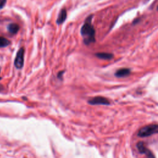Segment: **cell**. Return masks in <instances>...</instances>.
Segmentation results:
<instances>
[{"label":"cell","mask_w":158,"mask_h":158,"mask_svg":"<svg viewBox=\"0 0 158 158\" xmlns=\"http://www.w3.org/2000/svg\"><path fill=\"white\" fill-rule=\"evenodd\" d=\"M2 89V86L1 85H0V91H1Z\"/></svg>","instance_id":"cell-12"},{"label":"cell","mask_w":158,"mask_h":158,"mask_svg":"<svg viewBox=\"0 0 158 158\" xmlns=\"http://www.w3.org/2000/svg\"><path fill=\"white\" fill-rule=\"evenodd\" d=\"M24 48H21L19 49L18 52H17L15 60H14V65L15 67L18 69H20L23 66L24 62Z\"/></svg>","instance_id":"cell-3"},{"label":"cell","mask_w":158,"mask_h":158,"mask_svg":"<svg viewBox=\"0 0 158 158\" xmlns=\"http://www.w3.org/2000/svg\"><path fill=\"white\" fill-rule=\"evenodd\" d=\"M66 18H67V11L65 9H62L60 11V12L58 15V17H57V20H56V23L58 25H60L65 20Z\"/></svg>","instance_id":"cell-6"},{"label":"cell","mask_w":158,"mask_h":158,"mask_svg":"<svg viewBox=\"0 0 158 158\" xmlns=\"http://www.w3.org/2000/svg\"><path fill=\"white\" fill-rule=\"evenodd\" d=\"M158 131V125L157 124H151L142 127L138 132V136L139 137L149 136L157 133Z\"/></svg>","instance_id":"cell-2"},{"label":"cell","mask_w":158,"mask_h":158,"mask_svg":"<svg viewBox=\"0 0 158 158\" xmlns=\"http://www.w3.org/2000/svg\"><path fill=\"white\" fill-rule=\"evenodd\" d=\"M93 17V15H90L86 19L80 30L81 35L85 37L83 42L86 45L95 42V30L94 27L91 24V19Z\"/></svg>","instance_id":"cell-1"},{"label":"cell","mask_w":158,"mask_h":158,"mask_svg":"<svg viewBox=\"0 0 158 158\" xmlns=\"http://www.w3.org/2000/svg\"><path fill=\"white\" fill-rule=\"evenodd\" d=\"M7 0H0V9H2L6 5Z\"/></svg>","instance_id":"cell-11"},{"label":"cell","mask_w":158,"mask_h":158,"mask_svg":"<svg viewBox=\"0 0 158 158\" xmlns=\"http://www.w3.org/2000/svg\"><path fill=\"white\" fill-rule=\"evenodd\" d=\"M130 73V70L127 68H123L119 70H117L115 73V75L117 77H125L129 75Z\"/></svg>","instance_id":"cell-7"},{"label":"cell","mask_w":158,"mask_h":158,"mask_svg":"<svg viewBox=\"0 0 158 158\" xmlns=\"http://www.w3.org/2000/svg\"><path fill=\"white\" fill-rule=\"evenodd\" d=\"M10 44V41L4 38L2 36H0V48H4L9 46Z\"/></svg>","instance_id":"cell-10"},{"label":"cell","mask_w":158,"mask_h":158,"mask_svg":"<svg viewBox=\"0 0 158 158\" xmlns=\"http://www.w3.org/2000/svg\"><path fill=\"white\" fill-rule=\"evenodd\" d=\"M1 77H0V80H1Z\"/></svg>","instance_id":"cell-13"},{"label":"cell","mask_w":158,"mask_h":158,"mask_svg":"<svg viewBox=\"0 0 158 158\" xmlns=\"http://www.w3.org/2000/svg\"><path fill=\"white\" fill-rule=\"evenodd\" d=\"M88 103L91 105H109V101L102 96H96L89 100H88Z\"/></svg>","instance_id":"cell-4"},{"label":"cell","mask_w":158,"mask_h":158,"mask_svg":"<svg viewBox=\"0 0 158 158\" xmlns=\"http://www.w3.org/2000/svg\"><path fill=\"white\" fill-rule=\"evenodd\" d=\"M7 31H9V33H10V34H12V35H15L18 32V31L19 30V26L17 23H10L7 26Z\"/></svg>","instance_id":"cell-8"},{"label":"cell","mask_w":158,"mask_h":158,"mask_svg":"<svg viewBox=\"0 0 158 158\" xmlns=\"http://www.w3.org/2000/svg\"><path fill=\"white\" fill-rule=\"evenodd\" d=\"M136 147L140 153L146 154L147 158H155L154 154L152 153V152L151 151H149L146 148V146H145L144 143H143L141 141L138 142L136 144Z\"/></svg>","instance_id":"cell-5"},{"label":"cell","mask_w":158,"mask_h":158,"mask_svg":"<svg viewBox=\"0 0 158 158\" xmlns=\"http://www.w3.org/2000/svg\"><path fill=\"white\" fill-rule=\"evenodd\" d=\"M95 55L97 57L101 59H105V60H110L112 59L114 57L112 54L107 53V52H98Z\"/></svg>","instance_id":"cell-9"}]
</instances>
